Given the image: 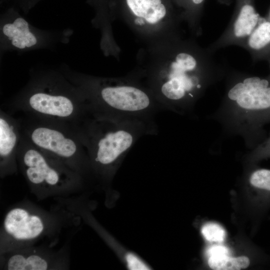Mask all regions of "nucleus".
<instances>
[{
	"label": "nucleus",
	"mask_w": 270,
	"mask_h": 270,
	"mask_svg": "<svg viewBox=\"0 0 270 270\" xmlns=\"http://www.w3.org/2000/svg\"><path fill=\"white\" fill-rule=\"evenodd\" d=\"M20 162L30 192L39 200L78 196L82 189L80 174L40 150H24Z\"/></svg>",
	"instance_id": "nucleus-4"
},
{
	"label": "nucleus",
	"mask_w": 270,
	"mask_h": 270,
	"mask_svg": "<svg viewBox=\"0 0 270 270\" xmlns=\"http://www.w3.org/2000/svg\"><path fill=\"white\" fill-rule=\"evenodd\" d=\"M258 20V14L254 7L245 4L241 8L234 23V33L237 37H242L252 34Z\"/></svg>",
	"instance_id": "nucleus-13"
},
{
	"label": "nucleus",
	"mask_w": 270,
	"mask_h": 270,
	"mask_svg": "<svg viewBox=\"0 0 270 270\" xmlns=\"http://www.w3.org/2000/svg\"><path fill=\"white\" fill-rule=\"evenodd\" d=\"M18 135L14 126L6 118H0V174L4 176L16 170L14 158Z\"/></svg>",
	"instance_id": "nucleus-12"
},
{
	"label": "nucleus",
	"mask_w": 270,
	"mask_h": 270,
	"mask_svg": "<svg viewBox=\"0 0 270 270\" xmlns=\"http://www.w3.org/2000/svg\"><path fill=\"white\" fill-rule=\"evenodd\" d=\"M100 3H102L104 0H98Z\"/></svg>",
	"instance_id": "nucleus-24"
},
{
	"label": "nucleus",
	"mask_w": 270,
	"mask_h": 270,
	"mask_svg": "<svg viewBox=\"0 0 270 270\" xmlns=\"http://www.w3.org/2000/svg\"><path fill=\"white\" fill-rule=\"evenodd\" d=\"M228 252L226 248L220 246H212L208 250V254L210 256L222 254H227Z\"/></svg>",
	"instance_id": "nucleus-20"
},
{
	"label": "nucleus",
	"mask_w": 270,
	"mask_h": 270,
	"mask_svg": "<svg viewBox=\"0 0 270 270\" xmlns=\"http://www.w3.org/2000/svg\"><path fill=\"white\" fill-rule=\"evenodd\" d=\"M228 96L237 112L244 115L270 108L268 82L258 77L248 78L236 84Z\"/></svg>",
	"instance_id": "nucleus-10"
},
{
	"label": "nucleus",
	"mask_w": 270,
	"mask_h": 270,
	"mask_svg": "<svg viewBox=\"0 0 270 270\" xmlns=\"http://www.w3.org/2000/svg\"><path fill=\"white\" fill-rule=\"evenodd\" d=\"M249 180L254 188L270 194V170L260 168L254 170L251 174Z\"/></svg>",
	"instance_id": "nucleus-16"
},
{
	"label": "nucleus",
	"mask_w": 270,
	"mask_h": 270,
	"mask_svg": "<svg viewBox=\"0 0 270 270\" xmlns=\"http://www.w3.org/2000/svg\"><path fill=\"white\" fill-rule=\"evenodd\" d=\"M81 217L58 204L45 210L28 200L10 207L0 230V254L34 246L54 248L66 232L78 230Z\"/></svg>",
	"instance_id": "nucleus-1"
},
{
	"label": "nucleus",
	"mask_w": 270,
	"mask_h": 270,
	"mask_svg": "<svg viewBox=\"0 0 270 270\" xmlns=\"http://www.w3.org/2000/svg\"><path fill=\"white\" fill-rule=\"evenodd\" d=\"M70 262L66 246L58 250L34 246L0 254V269L4 270H68Z\"/></svg>",
	"instance_id": "nucleus-8"
},
{
	"label": "nucleus",
	"mask_w": 270,
	"mask_h": 270,
	"mask_svg": "<svg viewBox=\"0 0 270 270\" xmlns=\"http://www.w3.org/2000/svg\"><path fill=\"white\" fill-rule=\"evenodd\" d=\"M89 128L88 148L92 162L106 168L114 164L144 135L156 131L154 122L96 112Z\"/></svg>",
	"instance_id": "nucleus-3"
},
{
	"label": "nucleus",
	"mask_w": 270,
	"mask_h": 270,
	"mask_svg": "<svg viewBox=\"0 0 270 270\" xmlns=\"http://www.w3.org/2000/svg\"><path fill=\"white\" fill-rule=\"evenodd\" d=\"M201 232L206 240L211 242H222L226 237V232L220 224L214 222L205 224Z\"/></svg>",
	"instance_id": "nucleus-17"
},
{
	"label": "nucleus",
	"mask_w": 270,
	"mask_h": 270,
	"mask_svg": "<svg viewBox=\"0 0 270 270\" xmlns=\"http://www.w3.org/2000/svg\"><path fill=\"white\" fill-rule=\"evenodd\" d=\"M132 22L140 28H154L162 24L166 15L162 0H126Z\"/></svg>",
	"instance_id": "nucleus-11"
},
{
	"label": "nucleus",
	"mask_w": 270,
	"mask_h": 270,
	"mask_svg": "<svg viewBox=\"0 0 270 270\" xmlns=\"http://www.w3.org/2000/svg\"><path fill=\"white\" fill-rule=\"evenodd\" d=\"M250 264L249 258L245 256L230 257L222 254L210 256L208 264L214 270H240L247 268Z\"/></svg>",
	"instance_id": "nucleus-14"
},
{
	"label": "nucleus",
	"mask_w": 270,
	"mask_h": 270,
	"mask_svg": "<svg viewBox=\"0 0 270 270\" xmlns=\"http://www.w3.org/2000/svg\"><path fill=\"white\" fill-rule=\"evenodd\" d=\"M270 42V22L260 24L250 34L248 44L253 49L258 50Z\"/></svg>",
	"instance_id": "nucleus-15"
},
{
	"label": "nucleus",
	"mask_w": 270,
	"mask_h": 270,
	"mask_svg": "<svg viewBox=\"0 0 270 270\" xmlns=\"http://www.w3.org/2000/svg\"><path fill=\"white\" fill-rule=\"evenodd\" d=\"M126 261L128 262V267L130 270H150L149 268L144 262H142V261L132 254H128L127 255Z\"/></svg>",
	"instance_id": "nucleus-19"
},
{
	"label": "nucleus",
	"mask_w": 270,
	"mask_h": 270,
	"mask_svg": "<svg viewBox=\"0 0 270 270\" xmlns=\"http://www.w3.org/2000/svg\"><path fill=\"white\" fill-rule=\"evenodd\" d=\"M10 0H1V1L4 3H7L9 2Z\"/></svg>",
	"instance_id": "nucleus-22"
},
{
	"label": "nucleus",
	"mask_w": 270,
	"mask_h": 270,
	"mask_svg": "<svg viewBox=\"0 0 270 270\" xmlns=\"http://www.w3.org/2000/svg\"><path fill=\"white\" fill-rule=\"evenodd\" d=\"M90 0V2L92 1V0ZM93 0L92 2H93L94 4V3H96V2H98V0Z\"/></svg>",
	"instance_id": "nucleus-23"
},
{
	"label": "nucleus",
	"mask_w": 270,
	"mask_h": 270,
	"mask_svg": "<svg viewBox=\"0 0 270 270\" xmlns=\"http://www.w3.org/2000/svg\"><path fill=\"white\" fill-rule=\"evenodd\" d=\"M34 144L44 152L60 160L82 176L86 164L80 155L76 142L54 128L39 126L30 134Z\"/></svg>",
	"instance_id": "nucleus-9"
},
{
	"label": "nucleus",
	"mask_w": 270,
	"mask_h": 270,
	"mask_svg": "<svg viewBox=\"0 0 270 270\" xmlns=\"http://www.w3.org/2000/svg\"><path fill=\"white\" fill-rule=\"evenodd\" d=\"M194 58L178 54L174 61L149 74L147 88L164 109L180 111L190 108L192 92L198 88V79L192 74L196 66Z\"/></svg>",
	"instance_id": "nucleus-6"
},
{
	"label": "nucleus",
	"mask_w": 270,
	"mask_h": 270,
	"mask_svg": "<svg viewBox=\"0 0 270 270\" xmlns=\"http://www.w3.org/2000/svg\"><path fill=\"white\" fill-rule=\"evenodd\" d=\"M73 30L70 28L46 30L30 24L12 6H8L0 17V58L7 52H24L40 49L53 48L70 40Z\"/></svg>",
	"instance_id": "nucleus-7"
},
{
	"label": "nucleus",
	"mask_w": 270,
	"mask_h": 270,
	"mask_svg": "<svg viewBox=\"0 0 270 270\" xmlns=\"http://www.w3.org/2000/svg\"><path fill=\"white\" fill-rule=\"evenodd\" d=\"M64 72L90 102L94 110L154 122V115L164 110L147 88L136 84L88 76L72 70L67 65Z\"/></svg>",
	"instance_id": "nucleus-2"
},
{
	"label": "nucleus",
	"mask_w": 270,
	"mask_h": 270,
	"mask_svg": "<svg viewBox=\"0 0 270 270\" xmlns=\"http://www.w3.org/2000/svg\"><path fill=\"white\" fill-rule=\"evenodd\" d=\"M194 3L196 4H198L200 3H202L204 0H192Z\"/></svg>",
	"instance_id": "nucleus-21"
},
{
	"label": "nucleus",
	"mask_w": 270,
	"mask_h": 270,
	"mask_svg": "<svg viewBox=\"0 0 270 270\" xmlns=\"http://www.w3.org/2000/svg\"><path fill=\"white\" fill-rule=\"evenodd\" d=\"M22 94L32 110L62 118L74 114L76 102L84 98L80 88L60 69L46 68L34 72Z\"/></svg>",
	"instance_id": "nucleus-5"
},
{
	"label": "nucleus",
	"mask_w": 270,
	"mask_h": 270,
	"mask_svg": "<svg viewBox=\"0 0 270 270\" xmlns=\"http://www.w3.org/2000/svg\"><path fill=\"white\" fill-rule=\"evenodd\" d=\"M41 0H10L8 4L16 7L24 14H28Z\"/></svg>",
	"instance_id": "nucleus-18"
}]
</instances>
